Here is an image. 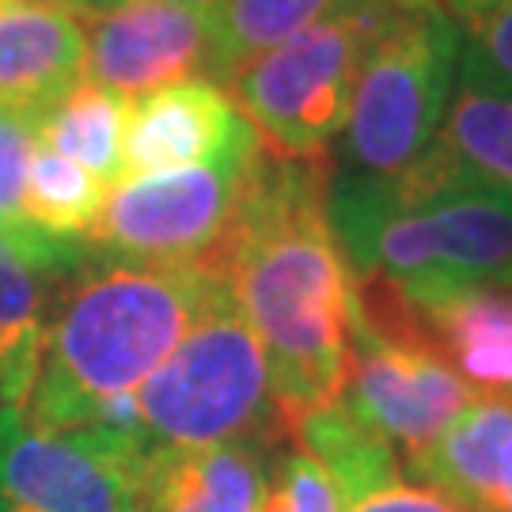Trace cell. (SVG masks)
Listing matches in <instances>:
<instances>
[{
    "mask_svg": "<svg viewBox=\"0 0 512 512\" xmlns=\"http://www.w3.org/2000/svg\"><path fill=\"white\" fill-rule=\"evenodd\" d=\"M330 160L262 148L236 228L202 266L224 277L262 342L285 440L342 395L349 372L353 277L327 220Z\"/></svg>",
    "mask_w": 512,
    "mask_h": 512,
    "instance_id": "6da1fadb",
    "label": "cell"
},
{
    "mask_svg": "<svg viewBox=\"0 0 512 512\" xmlns=\"http://www.w3.org/2000/svg\"><path fill=\"white\" fill-rule=\"evenodd\" d=\"M220 281L202 266L88 258L54 296L23 421L46 433L141 429L137 387L183 342Z\"/></svg>",
    "mask_w": 512,
    "mask_h": 512,
    "instance_id": "7a4b0ae2",
    "label": "cell"
},
{
    "mask_svg": "<svg viewBox=\"0 0 512 512\" xmlns=\"http://www.w3.org/2000/svg\"><path fill=\"white\" fill-rule=\"evenodd\" d=\"M327 220L353 277H384L410 304L463 285L512 281V194H403L330 167Z\"/></svg>",
    "mask_w": 512,
    "mask_h": 512,
    "instance_id": "3957f363",
    "label": "cell"
},
{
    "mask_svg": "<svg viewBox=\"0 0 512 512\" xmlns=\"http://www.w3.org/2000/svg\"><path fill=\"white\" fill-rule=\"evenodd\" d=\"M133 403L152 448H205L224 440L285 444L262 342L224 281L171 357L137 387Z\"/></svg>",
    "mask_w": 512,
    "mask_h": 512,
    "instance_id": "277c9868",
    "label": "cell"
},
{
    "mask_svg": "<svg viewBox=\"0 0 512 512\" xmlns=\"http://www.w3.org/2000/svg\"><path fill=\"white\" fill-rule=\"evenodd\" d=\"M459 65V23L437 0H395L372 35L342 126L334 171L395 183L418 164Z\"/></svg>",
    "mask_w": 512,
    "mask_h": 512,
    "instance_id": "5b68a950",
    "label": "cell"
},
{
    "mask_svg": "<svg viewBox=\"0 0 512 512\" xmlns=\"http://www.w3.org/2000/svg\"><path fill=\"white\" fill-rule=\"evenodd\" d=\"M391 4L395 0H357L346 12L277 42L224 84L258 133V145L285 160L330 156L349 118L368 42Z\"/></svg>",
    "mask_w": 512,
    "mask_h": 512,
    "instance_id": "8992f818",
    "label": "cell"
},
{
    "mask_svg": "<svg viewBox=\"0 0 512 512\" xmlns=\"http://www.w3.org/2000/svg\"><path fill=\"white\" fill-rule=\"evenodd\" d=\"M258 152V133H247L209 164L114 183L88 232L92 251L141 266H205L236 228Z\"/></svg>",
    "mask_w": 512,
    "mask_h": 512,
    "instance_id": "52a82bcc",
    "label": "cell"
},
{
    "mask_svg": "<svg viewBox=\"0 0 512 512\" xmlns=\"http://www.w3.org/2000/svg\"><path fill=\"white\" fill-rule=\"evenodd\" d=\"M141 429L46 433L0 406V512H137Z\"/></svg>",
    "mask_w": 512,
    "mask_h": 512,
    "instance_id": "ba28073f",
    "label": "cell"
},
{
    "mask_svg": "<svg viewBox=\"0 0 512 512\" xmlns=\"http://www.w3.org/2000/svg\"><path fill=\"white\" fill-rule=\"evenodd\" d=\"M475 395L429 334L349 327V372L338 399L399 452L403 467L433 448Z\"/></svg>",
    "mask_w": 512,
    "mask_h": 512,
    "instance_id": "9c48e42d",
    "label": "cell"
},
{
    "mask_svg": "<svg viewBox=\"0 0 512 512\" xmlns=\"http://www.w3.org/2000/svg\"><path fill=\"white\" fill-rule=\"evenodd\" d=\"M209 57V12L175 0H129L118 12L99 16L84 38V80L137 103L205 76Z\"/></svg>",
    "mask_w": 512,
    "mask_h": 512,
    "instance_id": "30bf717a",
    "label": "cell"
},
{
    "mask_svg": "<svg viewBox=\"0 0 512 512\" xmlns=\"http://www.w3.org/2000/svg\"><path fill=\"white\" fill-rule=\"evenodd\" d=\"M255 133L232 95L209 76H190L129 103L122 179L209 164Z\"/></svg>",
    "mask_w": 512,
    "mask_h": 512,
    "instance_id": "8fae6325",
    "label": "cell"
},
{
    "mask_svg": "<svg viewBox=\"0 0 512 512\" xmlns=\"http://www.w3.org/2000/svg\"><path fill=\"white\" fill-rule=\"evenodd\" d=\"M403 194L440 190H505L512 194V99L478 88L456 73L418 164L395 179Z\"/></svg>",
    "mask_w": 512,
    "mask_h": 512,
    "instance_id": "7c38bea8",
    "label": "cell"
},
{
    "mask_svg": "<svg viewBox=\"0 0 512 512\" xmlns=\"http://www.w3.org/2000/svg\"><path fill=\"white\" fill-rule=\"evenodd\" d=\"M270 440L205 448H148L137 471V512H262Z\"/></svg>",
    "mask_w": 512,
    "mask_h": 512,
    "instance_id": "4fadbf2b",
    "label": "cell"
},
{
    "mask_svg": "<svg viewBox=\"0 0 512 512\" xmlns=\"http://www.w3.org/2000/svg\"><path fill=\"white\" fill-rule=\"evenodd\" d=\"M84 80V27L61 0H0V107L46 114Z\"/></svg>",
    "mask_w": 512,
    "mask_h": 512,
    "instance_id": "5bb4252c",
    "label": "cell"
},
{
    "mask_svg": "<svg viewBox=\"0 0 512 512\" xmlns=\"http://www.w3.org/2000/svg\"><path fill=\"white\" fill-rule=\"evenodd\" d=\"M429 342L478 395L512 399V281H482L414 304Z\"/></svg>",
    "mask_w": 512,
    "mask_h": 512,
    "instance_id": "9a60e30c",
    "label": "cell"
},
{
    "mask_svg": "<svg viewBox=\"0 0 512 512\" xmlns=\"http://www.w3.org/2000/svg\"><path fill=\"white\" fill-rule=\"evenodd\" d=\"M65 281L0 228V406L19 410L35 384L42 330Z\"/></svg>",
    "mask_w": 512,
    "mask_h": 512,
    "instance_id": "2e32d148",
    "label": "cell"
},
{
    "mask_svg": "<svg viewBox=\"0 0 512 512\" xmlns=\"http://www.w3.org/2000/svg\"><path fill=\"white\" fill-rule=\"evenodd\" d=\"M296 448H304L334 482L342 505H353L361 497L384 490L403 478V459L376 429H368L342 399L311 410L289 437Z\"/></svg>",
    "mask_w": 512,
    "mask_h": 512,
    "instance_id": "e0dca14e",
    "label": "cell"
},
{
    "mask_svg": "<svg viewBox=\"0 0 512 512\" xmlns=\"http://www.w3.org/2000/svg\"><path fill=\"white\" fill-rule=\"evenodd\" d=\"M357 0H220L209 8V57L205 76L220 88L277 42L308 31L323 19L353 8Z\"/></svg>",
    "mask_w": 512,
    "mask_h": 512,
    "instance_id": "ac0fdd59",
    "label": "cell"
},
{
    "mask_svg": "<svg viewBox=\"0 0 512 512\" xmlns=\"http://www.w3.org/2000/svg\"><path fill=\"white\" fill-rule=\"evenodd\" d=\"M129 103L80 80L65 99L38 118V145L54 148L99 175L103 183H122V145H126Z\"/></svg>",
    "mask_w": 512,
    "mask_h": 512,
    "instance_id": "d6986e66",
    "label": "cell"
},
{
    "mask_svg": "<svg viewBox=\"0 0 512 512\" xmlns=\"http://www.w3.org/2000/svg\"><path fill=\"white\" fill-rule=\"evenodd\" d=\"M110 186L88 167L38 145L23 183V220L54 236H84L95 228Z\"/></svg>",
    "mask_w": 512,
    "mask_h": 512,
    "instance_id": "ffe728a7",
    "label": "cell"
},
{
    "mask_svg": "<svg viewBox=\"0 0 512 512\" xmlns=\"http://www.w3.org/2000/svg\"><path fill=\"white\" fill-rule=\"evenodd\" d=\"M456 73L478 88L512 99V0H494L459 16Z\"/></svg>",
    "mask_w": 512,
    "mask_h": 512,
    "instance_id": "44dd1931",
    "label": "cell"
},
{
    "mask_svg": "<svg viewBox=\"0 0 512 512\" xmlns=\"http://www.w3.org/2000/svg\"><path fill=\"white\" fill-rule=\"evenodd\" d=\"M262 512H346L334 482L293 440L277 444L270 456V482Z\"/></svg>",
    "mask_w": 512,
    "mask_h": 512,
    "instance_id": "7402d4cb",
    "label": "cell"
},
{
    "mask_svg": "<svg viewBox=\"0 0 512 512\" xmlns=\"http://www.w3.org/2000/svg\"><path fill=\"white\" fill-rule=\"evenodd\" d=\"M38 148V114L0 107V224L23 220V183Z\"/></svg>",
    "mask_w": 512,
    "mask_h": 512,
    "instance_id": "603a6c76",
    "label": "cell"
},
{
    "mask_svg": "<svg viewBox=\"0 0 512 512\" xmlns=\"http://www.w3.org/2000/svg\"><path fill=\"white\" fill-rule=\"evenodd\" d=\"M346 512H459L448 497H440L437 490L421 486V482H391L376 494L353 501Z\"/></svg>",
    "mask_w": 512,
    "mask_h": 512,
    "instance_id": "cb8c5ba5",
    "label": "cell"
},
{
    "mask_svg": "<svg viewBox=\"0 0 512 512\" xmlns=\"http://www.w3.org/2000/svg\"><path fill=\"white\" fill-rule=\"evenodd\" d=\"M69 12H80V16H110V12H118L122 4H129V0H61Z\"/></svg>",
    "mask_w": 512,
    "mask_h": 512,
    "instance_id": "d4e9b609",
    "label": "cell"
},
{
    "mask_svg": "<svg viewBox=\"0 0 512 512\" xmlns=\"http://www.w3.org/2000/svg\"><path fill=\"white\" fill-rule=\"evenodd\" d=\"M437 4L452 19H459V16H467V12H478V8H486V4H494V0H437Z\"/></svg>",
    "mask_w": 512,
    "mask_h": 512,
    "instance_id": "484cf974",
    "label": "cell"
},
{
    "mask_svg": "<svg viewBox=\"0 0 512 512\" xmlns=\"http://www.w3.org/2000/svg\"><path fill=\"white\" fill-rule=\"evenodd\" d=\"M175 4H190V8H202V12H209V8H217L220 0H175Z\"/></svg>",
    "mask_w": 512,
    "mask_h": 512,
    "instance_id": "4316f807",
    "label": "cell"
}]
</instances>
